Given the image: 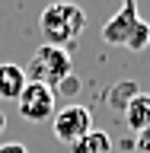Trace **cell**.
Here are the masks:
<instances>
[{
    "instance_id": "6da1fadb",
    "label": "cell",
    "mask_w": 150,
    "mask_h": 153,
    "mask_svg": "<svg viewBox=\"0 0 150 153\" xmlns=\"http://www.w3.org/2000/svg\"><path fill=\"white\" fill-rule=\"evenodd\" d=\"M38 29H42V35H45V45L74 51V45L86 32V13L74 0H54V3H48V7L42 10Z\"/></svg>"
},
{
    "instance_id": "7a4b0ae2",
    "label": "cell",
    "mask_w": 150,
    "mask_h": 153,
    "mask_svg": "<svg viewBox=\"0 0 150 153\" xmlns=\"http://www.w3.org/2000/svg\"><path fill=\"white\" fill-rule=\"evenodd\" d=\"M150 38V22L137 16V0H125L118 13L102 26V42L105 45H122L131 51H144Z\"/></svg>"
},
{
    "instance_id": "3957f363",
    "label": "cell",
    "mask_w": 150,
    "mask_h": 153,
    "mask_svg": "<svg viewBox=\"0 0 150 153\" xmlns=\"http://www.w3.org/2000/svg\"><path fill=\"white\" fill-rule=\"evenodd\" d=\"M70 74H74V57H70V51L54 48V45H42L35 54L29 57V67H26V80L29 83H42V86H48V89H57Z\"/></svg>"
},
{
    "instance_id": "277c9868",
    "label": "cell",
    "mask_w": 150,
    "mask_h": 153,
    "mask_svg": "<svg viewBox=\"0 0 150 153\" xmlns=\"http://www.w3.org/2000/svg\"><path fill=\"white\" fill-rule=\"evenodd\" d=\"M51 121H54V137L61 143H67V147L93 131V115H90V108H86V105H77V102H70V105H64L61 112H54Z\"/></svg>"
},
{
    "instance_id": "5b68a950",
    "label": "cell",
    "mask_w": 150,
    "mask_h": 153,
    "mask_svg": "<svg viewBox=\"0 0 150 153\" xmlns=\"http://www.w3.org/2000/svg\"><path fill=\"white\" fill-rule=\"evenodd\" d=\"M16 108H19V118H26V121L38 124V121H48V118H54V89H48L42 83H26V89L19 93L16 99Z\"/></svg>"
},
{
    "instance_id": "8992f818",
    "label": "cell",
    "mask_w": 150,
    "mask_h": 153,
    "mask_svg": "<svg viewBox=\"0 0 150 153\" xmlns=\"http://www.w3.org/2000/svg\"><path fill=\"white\" fill-rule=\"evenodd\" d=\"M26 70L19 64H0V99H7V102H16L19 93L26 89Z\"/></svg>"
},
{
    "instance_id": "52a82bcc",
    "label": "cell",
    "mask_w": 150,
    "mask_h": 153,
    "mask_svg": "<svg viewBox=\"0 0 150 153\" xmlns=\"http://www.w3.org/2000/svg\"><path fill=\"white\" fill-rule=\"evenodd\" d=\"M125 124L131 128V131H147L150 128V93H137L128 102V108H125Z\"/></svg>"
},
{
    "instance_id": "ba28073f",
    "label": "cell",
    "mask_w": 150,
    "mask_h": 153,
    "mask_svg": "<svg viewBox=\"0 0 150 153\" xmlns=\"http://www.w3.org/2000/svg\"><path fill=\"white\" fill-rule=\"evenodd\" d=\"M70 153H112V137L105 131H90L86 137L70 143Z\"/></svg>"
},
{
    "instance_id": "9c48e42d",
    "label": "cell",
    "mask_w": 150,
    "mask_h": 153,
    "mask_svg": "<svg viewBox=\"0 0 150 153\" xmlns=\"http://www.w3.org/2000/svg\"><path fill=\"white\" fill-rule=\"evenodd\" d=\"M137 93H141V89H137V83H134V80H118V83H115L112 89H109L105 102L112 105L115 112H125V108H128V102H131V99H134Z\"/></svg>"
},
{
    "instance_id": "30bf717a",
    "label": "cell",
    "mask_w": 150,
    "mask_h": 153,
    "mask_svg": "<svg viewBox=\"0 0 150 153\" xmlns=\"http://www.w3.org/2000/svg\"><path fill=\"white\" fill-rule=\"evenodd\" d=\"M0 153H29V147L19 140H10V143H0Z\"/></svg>"
},
{
    "instance_id": "8fae6325",
    "label": "cell",
    "mask_w": 150,
    "mask_h": 153,
    "mask_svg": "<svg viewBox=\"0 0 150 153\" xmlns=\"http://www.w3.org/2000/svg\"><path fill=\"white\" fill-rule=\"evenodd\" d=\"M137 153H150V128L137 134Z\"/></svg>"
},
{
    "instance_id": "7c38bea8",
    "label": "cell",
    "mask_w": 150,
    "mask_h": 153,
    "mask_svg": "<svg viewBox=\"0 0 150 153\" xmlns=\"http://www.w3.org/2000/svg\"><path fill=\"white\" fill-rule=\"evenodd\" d=\"M3 131H7V115L0 112V134H3Z\"/></svg>"
},
{
    "instance_id": "4fadbf2b",
    "label": "cell",
    "mask_w": 150,
    "mask_h": 153,
    "mask_svg": "<svg viewBox=\"0 0 150 153\" xmlns=\"http://www.w3.org/2000/svg\"><path fill=\"white\" fill-rule=\"evenodd\" d=\"M147 48H150V38H147Z\"/></svg>"
}]
</instances>
